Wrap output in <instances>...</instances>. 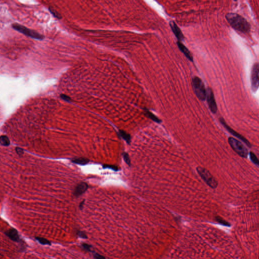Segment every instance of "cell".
I'll return each instance as SVG.
<instances>
[{
    "mask_svg": "<svg viewBox=\"0 0 259 259\" xmlns=\"http://www.w3.org/2000/svg\"><path fill=\"white\" fill-rule=\"evenodd\" d=\"M226 18L231 27L241 33H248L251 31V25L245 19L234 13H228Z\"/></svg>",
    "mask_w": 259,
    "mask_h": 259,
    "instance_id": "6da1fadb",
    "label": "cell"
},
{
    "mask_svg": "<svg viewBox=\"0 0 259 259\" xmlns=\"http://www.w3.org/2000/svg\"><path fill=\"white\" fill-rule=\"evenodd\" d=\"M196 169L198 174L208 185L213 189L218 186V182L208 169L201 167H198Z\"/></svg>",
    "mask_w": 259,
    "mask_h": 259,
    "instance_id": "3957f363",
    "label": "cell"
},
{
    "mask_svg": "<svg viewBox=\"0 0 259 259\" xmlns=\"http://www.w3.org/2000/svg\"><path fill=\"white\" fill-rule=\"evenodd\" d=\"M144 113L146 116L150 119H151V120H153L154 122H157V123H161V120L160 119L158 118L157 116H155V115L153 114L152 112L149 111V110L145 109Z\"/></svg>",
    "mask_w": 259,
    "mask_h": 259,
    "instance_id": "4fadbf2b",
    "label": "cell"
},
{
    "mask_svg": "<svg viewBox=\"0 0 259 259\" xmlns=\"http://www.w3.org/2000/svg\"><path fill=\"white\" fill-rule=\"evenodd\" d=\"M228 142L233 150L241 157L245 158L248 155V150L240 141L233 137H229Z\"/></svg>",
    "mask_w": 259,
    "mask_h": 259,
    "instance_id": "277c9868",
    "label": "cell"
},
{
    "mask_svg": "<svg viewBox=\"0 0 259 259\" xmlns=\"http://www.w3.org/2000/svg\"><path fill=\"white\" fill-rule=\"evenodd\" d=\"M78 235H79V236L81 237L82 238H87L86 235L84 233V232H82V231H79L78 232Z\"/></svg>",
    "mask_w": 259,
    "mask_h": 259,
    "instance_id": "d4e9b609",
    "label": "cell"
},
{
    "mask_svg": "<svg viewBox=\"0 0 259 259\" xmlns=\"http://www.w3.org/2000/svg\"><path fill=\"white\" fill-rule=\"evenodd\" d=\"M60 97L63 100H65V101H68V102H70V101H71V98H70L69 96H67V95H64V94H61V95H60Z\"/></svg>",
    "mask_w": 259,
    "mask_h": 259,
    "instance_id": "7402d4cb",
    "label": "cell"
},
{
    "mask_svg": "<svg viewBox=\"0 0 259 259\" xmlns=\"http://www.w3.org/2000/svg\"><path fill=\"white\" fill-rule=\"evenodd\" d=\"M169 27L171 28L172 31L173 32L174 34L177 39L178 41L181 42L184 40V36L181 30L178 27L175 22L174 21H171L169 23Z\"/></svg>",
    "mask_w": 259,
    "mask_h": 259,
    "instance_id": "9c48e42d",
    "label": "cell"
},
{
    "mask_svg": "<svg viewBox=\"0 0 259 259\" xmlns=\"http://www.w3.org/2000/svg\"><path fill=\"white\" fill-rule=\"evenodd\" d=\"M123 158H124V161L126 163V164L128 165H130L131 161H130V157H129L128 154L126 153V152L124 153L123 154Z\"/></svg>",
    "mask_w": 259,
    "mask_h": 259,
    "instance_id": "d6986e66",
    "label": "cell"
},
{
    "mask_svg": "<svg viewBox=\"0 0 259 259\" xmlns=\"http://www.w3.org/2000/svg\"><path fill=\"white\" fill-rule=\"evenodd\" d=\"M49 10L50 11V12H51V13L53 14V15L54 16L56 17H57L58 18H60V15L59 14H58L57 13V12L56 11H55V10H54L53 9H49Z\"/></svg>",
    "mask_w": 259,
    "mask_h": 259,
    "instance_id": "603a6c76",
    "label": "cell"
},
{
    "mask_svg": "<svg viewBox=\"0 0 259 259\" xmlns=\"http://www.w3.org/2000/svg\"><path fill=\"white\" fill-rule=\"evenodd\" d=\"M103 167L104 168H109V169H113L114 171H118V167H116L115 165H103Z\"/></svg>",
    "mask_w": 259,
    "mask_h": 259,
    "instance_id": "44dd1931",
    "label": "cell"
},
{
    "mask_svg": "<svg viewBox=\"0 0 259 259\" xmlns=\"http://www.w3.org/2000/svg\"><path fill=\"white\" fill-rule=\"evenodd\" d=\"M192 86L194 94L200 100L204 101L206 99V89L200 78L194 77L192 79Z\"/></svg>",
    "mask_w": 259,
    "mask_h": 259,
    "instance_id": "7a4b0ae2",
    "label": "cell"
},
{
    "mask_svg": "<svg viewBox=\"0 0 259 259\" xmlns=\"http://www.w3.org/2000/svg\"><path fill=\"white\" fill-rule=\"evenodd\" d=\"M88 184L86 183L82 182L81 183L79 184L74 190V195L77 197L80 196L86 191L88 189Z\"/></svg>",
    "mask_w": 259,
    "mask_h": 259,
    "instance_id": "8fae6325",
    "label": "cell"
},
{
    "mask_svg": "<svg viewBox=\"0 0 259 259\" xmlns=\"http://www.w3.org/2000/svg\"><path fill=\"white\" fill-rule=\"evenodd\" d=\"M37 241H39V243L44 245H50L51 243L48 240H47V239L44 238L42 237H37L36 238Z\"/></svg>",
    "mask_w": 259,
    "mask_h": 259,
    "instance_id": "ac0fdd59",
    "label": "cell"
},
{
    "mask_svg": "<svg viewBox=\"0 0 259 259\" xmlns=\"http://www.w3.org/2000/svg\"><path fill=\"white\" fill-rule=\"evenodd\" d=\"M119 134L120 135V136L122 137L123 139H124L125 141H126L127 143H130L131 142V136L128 134L125 131H122V130H120L119 131Z\"/></svg>",
    "mask_w": 259,
    "mask_h": 259,
    "instance_id": "9a60e30c",
    "label": "cell"
},
{
    "mask_svg": "<svg viewBox=\"0 0 259 259\" xmlns=\"http://www.w3.org/2000/svg\"><path fill=\"white\" fill-rule=\"evenodd\" d=\"M250 158H251V161L257 166H259V160L258 159L256 155H255V153H253V152H250Z\"/></svg>",
    "mask_w": 259,
    "mask_h": 259,
    "instance_id": "e0dca14e",
    "label": "cell"
},
{
    "mask_svg": "<svg viewBox=\"0 0 259 259\" xmlns=\"http://www.w3.org/2000/svg\"><path fill=\"white\" fill-rule=\"evenodd\" d=\"M6 234L13 241H19V236L18 233L17 232V231L15 230V229L11 228L9 229V230L7 231Z\"/></svg>",
    "mask_w": 259,
    "mask_h": 259,
    "instance_id": "7c38bea8",
    "label": "cell"
},
{
    "mask_svg": "<svg viewBox=\"0 0 259 259\" xmlns=\"http://www.w3.org/2000/svg\"><path fill=\"white\" fill-rule=\"evenodd\" d=\"M220 121L221 123L222 124L223 126H224L225 128H226L227 130H228V131L229 133H231V134L232 135H233V136H234L235 137H237V138L241 139V141H243L245 144H246L247 146H248L249 147H251V144L249 142V141H247V140L245 139V137H243V136L240 135V134L238 133H237L236 131L233 130L232 128H231L230 126H228V125L227 124L226 122H225L223 118H220Z\"/></svg>",
    "mask_w": 259,
    "mask_h": 259,
    "instance_id": "ba28073f",
    "label": "cell"
},
{
    "mask_svg": "<svg viewBox=\"0 0 259 259\" xmlns=\"http://www.w3.org/2000/svg\"><path fill=\"white\" fill-rule=\"evenodd\" d=\"M84 201H83L81 203V204L80 205V208L81 209H82L83 208V206H84Z\"/></svg>",
    "mask_w": 259,
    "mask_h": 259,
    "instance_id": "484cf974",
    "label": "cell"
},
{
    "mask_svg": "<svg viewBox=\"0 0 259 259\" xmlns=\"http://www.w3.org/2000/svg\"><path fill=\"white\" fill-rule=\"evenodd\" d=\"M177 44L178 47L179 48V49L180 50L181 52L183 54L184 56L190 61H191V62H192L193 61V57L192 56L191 53L190 52L189 50H188L187 48L184 45L183 43L181 42H179V41H177Z\"/></svg>",
    "mask_w": 259,
    "mask_h": 259,
    "instance_id": "30bf717a",
    "label": "cell"
},
{
    "mask_svg": "<svg viewBox=\"0 0 259 259\" xmlns=\"http://www.w3.org/2000/svg\"><path fill=\"white\" fill-rule=\"evenodd\" d=\"M216 220L219 224L225 226L229 227L231 226L230 224L229 223L227 222L225 220L221 218L220 217H217L216 218Z\"/></svg>",
    "mask_w": 259,
    "mask_h": 259,
    "instance_id": "2e32d148",
    "label": "cell"
},
{
    "mask_svg": "<svg viewBox=\"0 0 259 259\" xmlns=\"http://www.w3.org/2000/svg\"><path fill=\"white\" fill-rule=\"evenodd\" d=\"M12 27L16 31H19L23 35H25L27 37H31L33 39L40 40L44 39V36L40 34L39 33H37L33 30H31L30 29H27L26 27H23V25H21L18 24H14L12 25Z\"/></svg>",
    "mask_w": 259,
    "mask_h": 259,
    "instance_id": "5b68a950",
    "label": "cell"
},
{
    "mask_svg": "<svg viewBox=\"0 0 259 259\" xmlns=\"http://www.w3.org/2000/svg\"><path fill=\"white\" fill-rule=\"evenodd\" d=\"M206 99L210 111L213 113H216L218 110L216 102L213 91L212 89L209 87L206 89Z\"/></svg>",
    "mask_w": 259,
    "mask_h": 259,
    "instance_id": "52a82bcc",
    "label": "cell"
},
{
    "mask_svg": "<svg viewBox=\"0 0 259 259\" xmlns=\"http://www.w3.org/2000/svg\"><path fill=\"white\" fill-rule=\"evenodd\" d=\"M93 256L95 259H105V258L103 256H102V255H99L97 253H94Z\"/></svg>",
    "mask_w": 259,
    "mask_h": 259,
    "instance_id": "cb8c5ba5",
    "label": "cell"
},
{
    "mask_svg": "<svg viewBox=\"0 0 259 259\" xmlns=\"http://www.w3.org/2000/svg\"><path fill=\"white\" fill-rule=\"evenodd\" d=\"M72 163H76V164L81 165H85L87 164L89 162V160L87 159H85V158L80 157V158L72 159Z\"/></svg>",
    "mask_w": 259,
    "mask_h": 259,
    "instance_id": "5bb4252c",
    "label": "cell"
},
{
    "mask_svg": "<svg viewBox=\"0 0 259 259\" xmlns=\"http://www.w3.org/2000/svg\"><path fill=\"white\" fill-rule=\"evenodd\" d=\"M259 64L258 62L254 63L251 70V89L256 92L259 88Z\"/></svg>",
    "mask_w": 259,
    "mask_h": 259,
    "instance_id": "8992f818",
    "label": "cell"
},
{
    "mask_svg": "<svg viewBox=\"0 0 259 259\" xmlns=\"http://www.w3.org/2000/svg\"><path fill=\"white\" fill-rule=\"evenodd\" d=\"M82 247L84 249L85 251H91V249L92 247L90 245L86 244V243H83L82 245Z\"/></svg>",
    "mask_w": 259,
    "mask_h": 259,
    "instance_id": "ffe728a7",
    "label": "cell"
}]
</instances>
